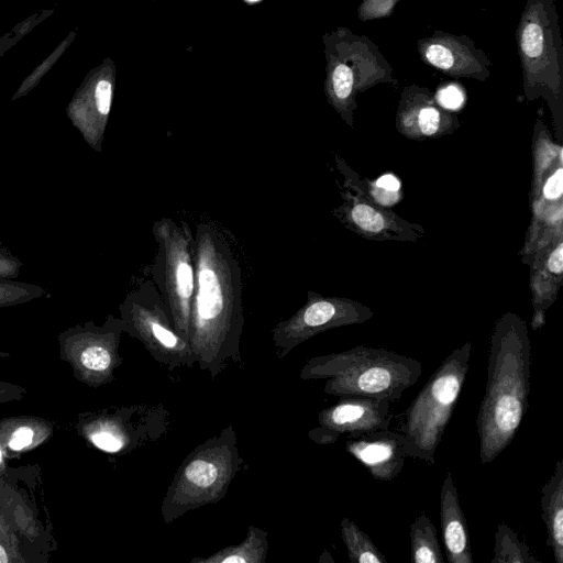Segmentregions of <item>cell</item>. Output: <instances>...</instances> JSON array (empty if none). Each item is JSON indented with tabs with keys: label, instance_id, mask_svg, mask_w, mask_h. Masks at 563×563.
Here are the masks:
<instances>
[{
	"label": "cell",
	"instance_id": "8",
	"mask_svg": "<svg viewBox=\"0 0 563 563\" xmlns=\"http://www.w3.org/2000/svg\"><path fill=\"white\" fill-rule=\"evenodd\" d=\"M157 252L151 268L176 332L188 342L189 311L195 288V233L185 221L161 218L152 225Z\"/></svg>",
	"mask_w": 563,
	"mask_h": 563
},
{
	"label": "cell",
	"instance_id": "15",
	"mask_svg": "<svg viewBox=\"0 0 563 563\" xmlns=\"http://www.w3.org/2000/svg\"><path fill=\"white\" fill-rule=\"evenodd\" d=\"M336 217L354 232L372 240H416L415 227L365 198L346 192Z\"/></svg>",
	"mask_w": 563,
	"mask_h": 563
},
{
	"label": "cell",
	"instance_id": "14",
	"mask_svg": "<svg viewBox=\"0 0 563 563\" xmlns=\"http://www.w3.org/2000/svg\"><path fill=\"white\" fill-rule=\"evenodd\" d=\"M396 124L406 136L419 139L451 133L459 126V120L437 102L431 90L413 84L401 92Z\"/></svg>",
	"mask_w": 563,
	"mask_h": 563
},
{
	"label": "cell",
	"instance_id": "18",
	"mask_svg": "<svg viewBox=\"0 0 563 563\" xmlns=\"http://www.w3.org/2000/svg\"><path fill=\"white\" fill-rule=\"evenodd\" d=\"M112 95V78H101L93 86L92 93L87 96L85 100L75 103L69 111V118L85 142L99 153L102 151Z\"/></svg>",
	"mask_w": 563,
	"mask_h": 563
},
{
	"label": "cell",
	"instance_id": "13",
	"mask_svg": "<svg viewBox=\"0 0 563 563\" xmlns=\"http://www.w3.org/2000/svg\"><path fill=\"white\" fill-rule=\"evenodd\" d=\"M417 51L423 64L451 78L485 81L490 76V59L465 34L435 30L418 40Z\"/></svg>",
	"mask_w": 563,
	"mask_h": 563
},
{
	"label": "cell",
	"instance_id": "29",
	"mask_svg": "<svg viewBox=\"0 0 563 563\" xmlns=\"http://www.w3.org/2000/svg\"><path fill=\"white\" fill-rule=\"evenodd\" d=\"M563 192V169L559 166L544 181L542 195L545 200H561Z\"/></svg>",
	"mask_w": 563,
	"mask_h": 563
},
{
	"label": "cell",
	"instance_id": "2",
	"mask_svg": "<svg viewBox=\"0 0 563 563\" xmlns=\"http://www.w3.org/2000/svg\"><path fill=\"white\" fill-rule=\"evenodd\" d=\"M531 345L527 323L505 313L489 342L487 383L476 417L481 463L488 464L514 440L527 412Z\"/></svg>",
	"mask_w": 563,
	"mask_h": 563
},
{
	"label": "cell",
	"instance_id": "23",
	"mask_svg": "<svg viewBox=\"0 0 563 563\" xmlns=\"http://www.w3.org/2000/svg\"><path fill=\"white\" fill-rule=\"evenodd\" d=\"M492 563H540L530 548L506 522H499L495 532Z\"/></svg>",
	"mask_w": 563,
	"mask_h": 563
},
{
	"label": "cell",
	"instance_id": "31",
	"mask_svg": "<svg viewBox=\"0 0 563 563\" xmlns=\"http://www.w3.org/2000/svg\"><path fill=\"white\" fill-rule=\"evenodd\" d=\"M33 439V431L27 427H20L16 429L9 441V446L12 450H21L31 444Z\"/></svg>",
	"mask_w": 563,
	"mask_h": 563
},
{
	"label": "cell",
	"instance_id": "22",
	"mask_svg": "<svg viewBox=\"0 0 563 563\" xmlns=\"http://www.w3.org/2000/svg\"><path fill=\"white\" fill-rule=\"evenodd\" d=\"M341 534L347 556L352 563H386L387 558L374 544L353 520L347 517L341 520Z\"/></svg>",
	"mask_w": 563,
	"mask_h": 563
},
{
	"label": "cell",
	"instance_id": "6",
	"mask_svg": "<svg viewBox=\"0 0 563 563\" xmlns=\"http://www.w3.org/2000/svg\"><path fill=\"white\" fill-rule=\"evenodd\" d=\"M528 100L543 98L558 126L563 113V42L555 0H527L515 33Z\"/></svg>",
	"mask_w": 563,
	"mask_h": 563
},
{
	"label": "cell",
	"instance_id": "25",
	"mask_svg": "<svg viewBox=\"0 0 563 563\" xmlns=\"http://www.w3.org/2000/svg\"><path fill=\"white\" fill-rule=\"evenodd\" d=\"M369 200L382 207L394 206L400 199V180L393 174H384L368 186Z\"/></svg>",
	"mask_w": 563,
	"mask_h": 563
},
{
	"label": "cell",
	"instance_id": "21",
	"mask_svg": "<svg viewBox=\"0 0 563 563\" xmlns=\"http://www.w3.org/2000/svg\"><path fill=\"white\" fill-rule=\"evenodd\" d=\"M410 561L443 563V554L431 519L421 512L410 526Z\"/></svg>",
	"mask_w": 563,
	"mask_h": 563
},
{
	"label": "cell",
	"instance_id": "1",
	"mask_svg": "<svg viewBox=\"0 0 563 563\" xmlns=\"http://www.w3.org/2000/svg\"><path fill=\"white\" fill-rule=\"evenodd\" d=\"M194 258L188 343L198 368L214 380L230 364L243 367L242 268L223 231L210 222L196 227Z\"/></svg>",
	"mask_w": 563,
	"mask_h": 563
},
{
	"label": "cell",
	"instance_id": "4",
	"mask_svg": "<svg viewBox=\"0 0 563 563\" xmlns=\"http://www.w3.org/2000/svg\"><path fill=\"white\" fill-rule=\"evenodd\" d=\"M232 423L194 448L179 464L161 504L169 525L185 514L219 503L243 468Z\"/></svg>",
	"mask_w": 563,
	"mask_h": 563
},
{
	"label": "cell",
	"instance_id": "20",
	"mask_svg": "<svg viewBox=\"0 0 563 563\" xmlns=\"http://www.w3.org/2000/svg\"><path fill=\"white\" fill-rule=\"evenodd\" d=\"M267 553V531L251 525L241 543L225 547L209 556L194 558L190 563H265Z\"/></svg>",
	"mask_w": 563,
	"mask_h": 563
},
{
	"label": "cell",
	"instance_id": "7",
	"mask_svg": "<svg viewBox=\"0 0 563 563\" xmlns=\"http://www.w3.org/2000/svg\"><path fill=\"white\" fill-rule=\"evenodd\" d=\"M325 56L324 93L329 104L353 125L356 95L379 84L398 87L394 69L366 35L339 26L322 35Z\"/></svg>",
	"mask_w": 563,
	"mask_h": 563
},
{
	"label": "cell",
	"instance_id": "17",
	"mask_svg": "<svg viewBox=\"0 0 563 563\" xmlns=\"http://www.w3.org/2000/svg\"><path fill=\"white\" fill-rule=\"evenodd\" d=\"M440 521L448 561L450 563H473L466 518L452 473L449 470L440 490Z\"/></svg>",
	"mask_w": 563,
	"mask_h": 563
},
{
	"label": "cell",
	"instance_id": "19",
	"mask_svg": "<svg viewBox=\"0 0 563 563\" xmlns=\"http://www.w3.org/2000/svg\"><path fill=\"white\" fill-rule=\"evenodd\" d=\"M541 511L547 544L554 561L563 563V462L559 460L550 479L541 487Z\"/></svg>",
	"mask_w": 563,
	"mask_h": 563
},
{
	"label": "cell",
	"instance_id": "30",
	"mask_svg": "<svg viewBox=\"0 0 563 563\" xmlns=\"http://www.w3.org/2000/svg\"><path fill=\"white\" fill-rule=\"evenodd\" d=\"M545 268L552 275L561 276L563 271V243L559 242L558 245L549 254Z\"/></svg>",
	"mask_w": 563,
	"mask_h": 563
},
{
	"label": "cell",
	"instance_id": "16",
	"mask_svg": "<svg viewBox=\"0 0 563 563\" xmlns=\"http://www.w3.org/2000/svg\"><path fill=\"white\" fill-rule=\"evenodd\" d=\"M345 451L383 482L396 478L407 457L400 434L388 429L347 437Z\"/></svg>",
	"mask_w": 563,
	"mask_h": 563
},
{
	"label": "cell",
	"instance_id": "10",
	"mask_svg": "<svg viewBox=\"0 0 563 563\" xmlns=\"http://www.w3.org/2000/svg\"><path fill=\"white\" fill-rule=\"evenodd\" d=\"M373 311L354 300L308 291L306 302L271 331L276 356L282 360L295 347L327 330L358 324Z\"/></svg>",
	"mask_w": 563,
	"mask_h": 563
},
{
	"label": "cell",
	"instance_id": "9",
	"mask_svg": "<svg viewBox=\"0 0 563 563\" xmlns=\"http://www.w3.org/2000/svg\"><path fill=\"white\" fill-rule=\"evenodd\" d=\"M119 311L125 332L139 340L167 371L191 368L196 364L189 343L176 332L154 283L145 280L129 291Z\"/></svg>",
	"mask_w": 563,
	"mask_h": 563
},
{
	"label": "cell",
	"instance_id": "27",
	"mask_svg": "<svg viewBox=\"0 0 563 563\" xmlns=\"http://www.w3.org/2000/svg\"><path fill=\"white\" fill-rule=\"evenodd\" d=\"M434 97L437 102L449 111L462 108L465 102V93L462 87L454 84L441 87Z\"/></svg>",
	"mask_w": 563,
	"mask_h": 563
},
{
	"label": "cell",
	"instance_id": "11",
	"mask_svg": "<svg viewBox=\"0 0 563 563\" xmlns=\"http://www.w3.org/2000/svg\"><path fill=\"white\" fill-rule=\"evenodd\" d=\"M101 422L91 433V442L104 452L120 453L158 441L167 433L172 420L163 404H139Z\"/></svg>",
	"mask_w": 563,
	"mask_h": 563
},
{
	"label": "cell",
	"instance_id": "34",
	"mask_svg": "<svg viewBox=\"0 0 563 563\" xmlns=\"http://www.w3.org/2000/svg\"><path fill=\"white\" fill-rule=\"evenodd\" d=\"M1 461H2V453H1V450H0V463H1Z\"/></svg>",
	"mask_w": 563,
	"mask_h": 563
},
{
	"label": "cell",
	"instance_id": "12",
	"mask_svg": "<svg viewBox=\"0 0 563 563\" xmlns=\"http://www.w3.org/2000/svg\"><path fill=\"white\" fill-rule=\"evenodd\" d=\"M387 399L344 396L318 413V427L309 438L318 444H332L340 435L347 437L388 429L393 415Z\"/></svg>",
	"mask_w": 563,
	"mask_h": 563
},
{
	"label": "cell",
	"instance_id": "32",
	"mask_svg": "<svg viewBox=\"0 0 563 563\" xmlns=\"http://www.w3.org/2000/svg\"><path fill=\"white\" fill-rule=\"evenodd\" d=\"M8 556H7V552L5 550L2 548V545L0 544V563H5L8 562Z\"/></svg>",
	"mask_w": 563,
	"mask_h": 563
},
{
	"label": "cell",
	"instance_id": "26",
	"mask_svg": "<svg viewBox=\"0 0 563 563\" xmlns=\"http://www.w3.org/2000/svg\"><path fill=\"white\" fill-rule=\"evenodd\" d=\"M400 0H363L357 8L361 21L388 18L393 14Z\"/></svg>",
	"mask_w": 563,
	"mask_h": 563
},
{
	"label": "cell",
	"instance_id": "3",
	"mask_svg": "<svg viewBox=\"0 0 563 563\" xmlns=\"http://www.w3.org/2000/svg\"><path fill=\"white\" fill-rule=\"evenodd\" d=\"M422 374L419 361L386 349L356 345L350 350L314 356L300 369L305 380L327 379L328 395L371 397L395 402Z\"/></svg>",
	"mask_w": 563,
	"mask_h": 563
},
{
	"label": "cell",
	"instance_id": "5",
	"mask_svg": "<svg viewBox=\"0 0 563 563\" xmlns=\"http://www.w3.org/2000/svg\"><path fill=\"white\" fill-rule=\"evenodd\" d=\"M471 350V342L453 350L401 413L396 431L407 457L434 464V454L466 380Z\"/></svg>",
	"mask_w": 563,
	"mask_h": 563
},
{
	"label": "cell",
	"instance_id": "28",
	"mask_svg": "<svg viewBox=\"0 0 563 563\" xmlns=\"http://www.w3.org/2000/svg\"><path fill=\"white\" fill-rule=\"evenodd\" d=\"M22 266V261L0 241V280H14Z\"/></svg>",
	"mask_w": 563,
	"mask_h": 563
},
{
	"label": "cell",
	"instance_id": "24",
	"mask_svg": "<svg viewBox=\"0 0 563 563\" xmlns=\"http://www.w3.org/2000/svg\"><path fill=\"white\" fill-rule=\"evenodd\" d=\"M45 289L38 285L0 280V308L25 303L44 296Z\"/></svg>",
	"mask_w": 563,
	"mask_h": 563
},
{
	"label": "cell",
	"instance_id": "33",
	"mask_svg": "<svg viewBox=\"0 0 563 563\" xmlns=\"http://www.w3.org/2000/svg\"><path fill=\"white\" fill-rule=\"evenodd\" d=\"M244 1H246L249 3H255V2H258L260 0H244Z\"/></svg>",
	"mask_w": 563,
	"mask_h": 563
}]
</instances>
